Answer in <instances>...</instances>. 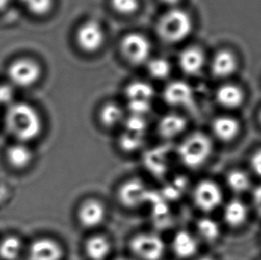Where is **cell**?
Here are the masks:
<instances>
[{"instance_id": "6da1fadb", "label": "cell", "mask_w": 261, "mask_h": 260, "mask_svg": "<svg viewBox=\"0 0 261 260\" xmlns=\"http://www.w3.org/2000/svg\"><path fill=\"white\" fill-rule=\"evenodd\" d=\"M8 131L20 141L33 140L42 129V121L33 107L23 102L10 106L6 115Z\"/></svg>"}, {"instance_id": "7a4b0ae2", "label": "cell", "mask_w": 261, "mask_h": 260, "mask_svg": "<svg viewBox=\"0 0 261 260\" xmlns=\"http://www.w3.org/2000/svg\"><path fill=\"white\" fill-rule=\"evenodd\" d=\"M213 150L211 138L202 132H194L185 137L177 147L180 162L188 169H199L211 158Z\"/></svg>"}, {"instance_id": "3957f363", "label": "cell", "mask_w": 261, "mask_h": 260, "mask_svg": "<svg viewBox=\"0 0 261 260\" xmlns=\"http://www.w3.org/2000/svg\"><path fill=\"white\" fill-rule=\"evenodd\" d=\"M193 21L190 15L181 9H171L163 14L157 26L160 37L169 43L183 41L190 35Z\"/></svg>"}, {"instance_id": "277c9868", "label": "cell", "mask_w": 261, "mask_h": 260, "mask_svg": "<svg viewBox=\"0 0 261 260\" xmlns=\"http://www.w3.org/2000/svg\"><path fill=\"white\" fill-rule=\"evenodd\" d=\"M131 253L138 260H161L164 257L166 245L161 236L154 232H139L128 243Z\"/></svg>"}, {"instance_id": "5b68a950", "label": "cell", "mask_w": 261, "mask_h": 260, "mask_svg": "<svg viewBox=\"0 0 261 260\" xmlns=\"http://www.w3.org/2000/svg\"><path fill=\"white\" fill-rule=\"evenodd\" d=\"M223 194L218 184L212 180H201L193 190L195 206L203 212H212L222 203Z\"/></svg>"}, {"instance_id": "8992f818", "label": "cell", "mask_w": 261, "mask_h": 260, "mask_svg": "<svg viewBox=\"0 0 261 260\" xmlns=\"http://www.w3.org/2000/svg\"><path fill=\"white\" fill-rule=\"evenodd\" d=\"M120 49L129 63L141 64L148 60L151 54V44L144 36L133 32L122 39Z\"/></svg>"}, {"instance_id": "52a82bcc", "label": "cell", "mask_w": 261, "mask_h": 260, "mask_svg": "<svg viewBox=\"0 0 261 260\" xmlns=\"http://www.w3.org/2000/svg\"><path fill=\"white\" fill-rule=\"evenodd\" d=\"M118 199L124 207L135 209L151 199V193L142 180L132 178L120 186L118 190Z\"/></svg>"}, {"instance_id": "ba28073f", "label": "cell", "mask_w": 261, "mask_h": 260, "mask_svg": "<svg viewBox=\"0 0 261 260\" xmlns=\"http://www.w3.org/2000/svg\"><path fill=\"white\" fill-rule=\"evenodd\" d=\"M41 70L39 64L30 59H19L8 68L11 81L21 88H27L39 81Z\"/></svg>"}, {"instance_id": "9c48e42d", "label": "cell", "mask_w": 261, "mask_h": 260, "mask_svg": "<svg viewBox=\"0 0 261 260\" xmlns=\"http://www.w3.org/2000/svg\"><path fill=\"white\" fill-rule=\"evenodd\" d=\"M106 218V209L100 200L90 198L82 201L77 210L80 225L86 229H95L102 225Z\"/></svg>"}, {"instance_id": "30bf717a", "label": "cell", "mask_w": 261, "mask_h": 260, "mask_svg": "<svg viewBox=\"0 0 261 260\" xmlns=\"http://www.w3.org/2000/svg\"><path fill=\"white\" fill-rule=\"evenodd\" d=\"M76 39L79 46L82 50L93 53L102 46L105 41V34L98 22L88 21L78 29Z\"/></svg>"}, {"instance_id": "8fae6325", "label": "cell", "mask_w": 261, "mask_h": 260, "mask_svg": "<svg viewBox=\"0 0 261 260\" xmlns=\"http://www.w3.org/2000/svg\"><path fill=\"white\" fill-rule=\"evenodd\" d=\"M63 256L62 246L49 238L36 240L29 251V260H61Z\"/></svg>"}, {"instance_id": "7c38bea8", "label": "cell", "mask_w": 261, "mask_h": 260, "mask_svg": "<svg viewBox=\"0 0 261 260\" xmlns=\"http://www.w3.org/2000/svg\"><path fill=\"white\" fill-rule=\"evenodd\" d=\"M163 98L169 106L187 107L194 100L193 90L183 81H174L167 86L163 92Z\"/></svg>"}, {"instance_id": "4fadbf2b", "label": "cell", "mask_w": 261, "mask_h": 260, "mask_svg": "<svg viewBox=\"0 0 261 260\" xmlns=\"http://www.w3.org/2000/svg\"><path fill=\"white\" fill-rule=\"evenodd\" d=\"M174 254L180 259H189L197 253L198 241L196 237L186 230L175 233L171 243Z\"/></svg>"}, {"instance_id": "5bb4252c", "label": "cell", "mask_w": 261, "mask_h": 260, "mask_svg": "<svg viewBox=\"0 0 261 260\" xmlns=\"http://www.w3.org/2000/svg\"><path fill=\"white\" fill-rule=\"evenodd\" d=\"M187 120L183 116L176 113H170L160 120L157 129L161 137L170 140L179 137L187 129Z\"/></svg>"}, {"instance_id": "9a60e30c", "label": "cell", "mask_w": 261, "mask_h": 260, "mask_svg": "<svg viewBox=\"0 0 261 260\" xmlns=\"http://www.w3.org/2000/svg\"><path fill=\"white\" fill-rule=\"evenodd\" d=\"M84 251L89 260H106L112 251V243L106 236L95 235L86 240Z\"/></svg>"}, {"instance_id": "2e32d148", "label": "cell", "mask_w": 261, "mask_h": 260, "mask_svg": "<svg viewBox=\"0 0 261 260\" xmlns=\"http://www.w3.org/2000/svg\"><path fill=\"white\" fill-rule=\"evenodd\" d=\"M205 63L203 52L198 47H188L179 55L180 69L188 75H195L201 71Z\"/></svg>"}, {"instance_id": "e0dca14e", "label": "cell", "mask_w": 261, "mask_h": 260, "mask_svg": "<svg viewBox=\"0 0 261 260\" xmlns=\"http://www.w3.org/2000/svg\"><path fill=\"white\" fill-rule=\"evenodd\" d=\"M212 132L219 140L230 142L239 133V124L236 119L229 116H220L213 120Z\"/></svg>"}, {"instance_id": "ac0fdd59", "label": "cell", "mask_w": 261, "mask_h": 260, "mask_svg": "<svg viewBox=\"0 0 261 260\" xmlns=\"http://www.w3.org/2000/svg\"><path fill=\"white\" fill-rule=\"evenodd\" d=\"M237 68V58L229 51H219L212 59V70L216 77H229L236 71Z\"/></svg>"}, {"instance_id": "d6986e66", "label": "cell", "mask_w": 261, "mask_h": 260, "mask_svg": "<svg viewBox=\"0 0 261 260\" xmlns=\"http://www.w3.org/2000/svg\"><path fill=\"white\" fill-rule=\"evenodd\" d=\"M217 101L220 106L228 109L237 108L244 101V93L233 85H224L217 92Z\"/></svg>"}, {"instance_id": "ffe728a7", "label": "cell", "mask_w": 261, "mask_h": 260, "mask_svg": "<svg viewBox=\"0 0 261 260\" xmlns=\"http://www.w3.org/2000/svg\"><path fill=\"white\" fill-rule=\"evenodd\" d=\"M247 207L240 200H232L225 206L223 216L227 225L237 227L244 224L247 218Z\"/></svg>"}, {"instance_id": "44dd1931", "label": "cell", "mask_w": 261, "mask_h": 260, "mask_svg": "<svg viewBox=\"0 0 261 260\" xmlns=\"http://www.w3.org/2000/svg\"><path fill=\"white\" fill-rule=\"evenodd\" d=\"M7 158L11 166L16 169H22L32 162V152L24 144H14L8 148Z\"/></svg>"}, {"instance_id": "7402d4cb", "label": "cell", "mask_w": 261, "mask_h": 260, "mask_svg": "<svg viewBox=\"0 0 261 260\" xmlns=\"http://www.w3.org/2000/svg\"><path fill=\"white\" fill-rule=\"evenodd\" d=\"M99 120L102 126L107 128L117 127L124 120L123 110L116 103H106L100 110Z\"/></svg>"}, {"instance_id": "603a6c76", "label": "cell", "mask_w": 261, "mask_h": 260, "mask_svg": "<svg viewBox=\"0 0 261 260\" xmlns=\"http://www.w3.org/2000/svg\"><path fill=\"white\" fill-rule=\"evenodd\" d=\"M126 96L128 101H148L152 102L154 95L153 88L144 81H134L126 88Z\"/></svg>"}, {"instance_id": "cb8c5ba5", "label": "cell", "mask_w": 261, "mask_h": 260, "mask_svg": "<svg viewBox=\"0 0 261 260\" xmlns=\"http://www.w3.org/2000/svg\"><path fill=\"white\" fill-rule=\"evenodd\" d=\"M198 236L207 243H213L220 236V227L217 222L211 218H201L196 223Z\"/></svg>"}, {"instance_id": "d4e9b609", "label": "cell", "mask_w": 261, "mask_h": 260, "mask_svg": "<svg viewBox=\"0 0 261 260\" xmlns=\"http://www.w3.org/2000/svg\"><path fill=\"white\" fill-rule=\"evenodd\" d=\"M145 161L147 169L155 176H163L168 169L169 159L165 151L160 149L149 152Z\"/></svg>"}, {"instance_id": "484cf974", "label": "cell", "mask_w": 261, "mask_h": 260, "mask_svg": "<svg viewBox=\"0 0 261 260\" xmlns=\"http://www.w3.org/2000/svg\"><path fill=\"white\" fill-rule=\"evenodd\" d=\"M21 250V241L17 237L10 236L0 243V257L4 260L16 259Z\"/></svg>"}, {"instance_id": "4316f807", "label": "cell", "mask_w": 261, "mask_h": 260, "mask_svg": "<svg viewBox=\"0 0 261 260\" xmlns=\"http://www.w3.org/2000/svg\"><path fill=\"white\" fill-rule=\"evenodd\" d=\"M144 144V135L125 130L119 139V145L125 152L138 151Z\"/></svg>"}, {"instance_id": "83f0119b", "label": "cell", "mask_w": 261, "mask_h": 260, "mask_svg": "<svg viewBox=\"0 0 261 260\" xmlns=\"http://www.w3.org/2000/svg\"><path fill=\"white\" fill-rule=\"evenodd\" d=\"M226 183L234 193H243L250 187V178L247 174L241 170H233L226 176Z\"/></svg>"}, {"instance_id": "f1b7e54d", "label": "cell", "mask_w": 261, "mask_h": 260, "mask_svg": "<svg viewBox=\"0 0 261 260\" xmlns=\"http://www.w3.org/2000/svg\"><path fill=\"white\" fill-rule=\"evenodd\" d=\"M147 68L150 75L158 80H163L170 75V63L163 58H155L150 61Z\"/></svg>"}, {"instance_id": "f546056e", "label": "cell", "mask_w": 261, "mask_h": 260, "mask_svg": "<svg viewBox=\"0 0 261 260\" xmlns=\"http://www.w3.org/2000/svg\"><path fill=\"white\" fill-rule=\"evenodd\" d=\"M31 13L36 15L46 14L53 7V0H20Z\"/></svg>"}, {"instance_id": "4dcf8cb0", "label": "cell", "mask_w": 261, "mask_h": 260, "mask_svg": "<svg viewBox=\"0 0 261 260\" xmlns=\"http://www.w3.org/2000/svg\"><path fill=\"white\" fill-rule=\"evenodd\" d=\"M111 5L119 14L128 15L138 10L139 2L138 0H111Z\"/></svg>"}, {"instance_id": "1f68e13d", "label": "cell", "mask_w": 261, "mask_h": 260, "mask_svg": "<svg viewBox=\"0 0 261 260\" xmlns=\"http://www.w3.org/2000/svg\"><path fill=\"white\" fill-rule=\"evenodd\" d=\"M146 127H147V124L145 121V117L131 115L125 120V127L127 131L144 135Z\"/></svg>"}, {"instance_id": "d6a6232c", "label": "cell", "mask_w": 261, "mask_h": 260, "mask_svg": "<svg viewBox=\"0 0 261 260\" xmlns=\"http://www.w3.org/2000/svg\"><path fill=\"white\" fill-rule=\"evenodd\" d=\"M131 115L145 117L151 111L152 102L148 101H128L127 105Z\"/></svg>"}, {"instance_id": "836d02e7", "label": "cell", "mask_w": 261, "mask_h": 260, "mask_svg": "<svg viewBox=\"0 0 261 260\" xmlns=\"http://www.w3.org/2000/svg\"><path fill=\"white\" fill-rule=\"evenodd\" d=\"M14 97V91L8 85H0V105L10 103Z\"/></svg>"}, {"instance_id": "e575fe53", "label": "cell", "mask_w": 261, "mask_h": 260, "mask_svg": "<svg viewBox=\"0 0 261 260\" xmlns=\"http://www.w3.org/2000/svg\"><path fill=\"white\" fill-rule=\"evenodd\" d=\"M251 168L258 176H261V150L257 151L251 158Z\"/></svg>"}, {"instance_id": "d590c367", "label": "cell", "mask_w": 261, "mask_h": 260, "mask_svg": "<svg viewBox=\"0 0 261 260\" xmlns=\"http://www.w3.org/2000/svg\"><path fill=\"white\" fill-rule=\"evenodd\" d=\"M253 203L257 212L261 216V186L257 187L253 193Z\"/></svg>"}, {"instance_id": "8d00e7d4", "label": "cell", "mask_w": 261, "mask_h": 260, "mask_svg": "<svg viewBox=\"0 0 261 260\" xmlns=\"http://www.w3.org/2000/svg\"><path fill=\"white\" fill-rule=\"evenodd\" d=\"M163 3L169 5V6H175L177 3H179L181 0H162Z\"/></svg>"}, {"instance_id": "74e56055", "label": "cell", "mask_w": 261, "mask_h": 260, "mask_svg": "<svg viewBox=\"0 0 261 260\" xmlns=\"http://www.w3.org/2000/svg\"><path fill=\"white\" fill-rule=\"evenodd\" d=\"M9 0H0V10L4 9L8 5Z\"/></svg>"}, {"instance_id": "f35d334b", "label": "cell", "mask_w": 261, "mask_h": 260, "mask_svg": "<svg viewBox=\"0 0 261 260\" xmlns=\"http://www.w3.org/2000/svg\"><path fill=\"white\" fill-rule=\"evenodd\" d=\"M196 260H214V259H213V258H212V257H199V258H198V259H196Z\"/></svg>"}, {"instance_id": "ab89813d", "label": "cell", "mask_w": 261, "mask_h": 260, "mask_svg": "<svg viewBox=\"0 0 261 260\" xmlns=\"http://www.w3.org/2000/svg\"><path fill=\"white\" fill-rule=\"evenodd\" d=\"M113 260H132L129 259V258H127V257H117V258H115V259Z\"/></svg>"}, {"instance_id": "60d3db41", "label": "cell", "mask_w": 261, "mask_h": 260, "mask_svg": "<svg viewBox=\"0 0 261 260\" xmlns=\"http://www.w3.org/2000/svg\"><path fill=\"white\" fill-rule=\"evenodd\" d=\"M260 121H261V113H260Z\"/></svg>"}]
</instances>
